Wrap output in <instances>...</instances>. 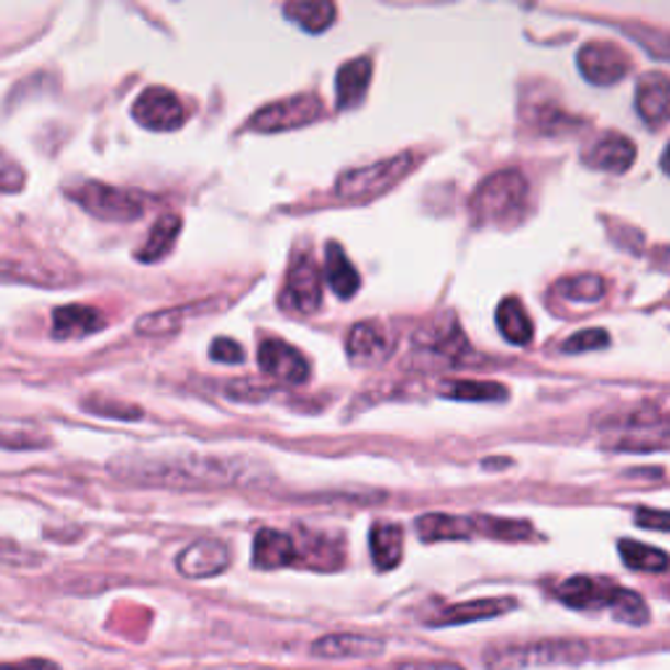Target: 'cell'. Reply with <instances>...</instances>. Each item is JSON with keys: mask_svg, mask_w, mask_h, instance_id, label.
I'll list each match as a JSON object with an SVG mask.
<instances>
[{"mask_svg": "<svg viewBox=\"0 0 670 670\" xmlns=\"http://www.w3.org/2000/svg\"><path fill=\"white\" fill-rule=\"evenodd\" d=\"M526 179L518 170H498L474 189L469 202V213L474 225H498L511 228L524 217L526 210Z\"/></svg>", "mask_w": 670, "mask_h": 670, "instance_id": "obj_1", "label": "cell"}, {"mask_svg": "<svg viewBox=\"0 0 670 670\" xmlns=\"http://www.w3.org/2000/svg\"><path fill=\"white\" fill-rule=\"evenodd\" d=\"M590 658V647L577 639H543L529 645L492 647L484 652L488 670H524L543 666H579Z\"/></svg>", "mask_w": 670, "mask_h": 670, "instance_id": "obj_2", "label": "cell"}, {"mask_svg": "<svg viewBox=\"0 0 670 670\" xmlns=\"http://www.w3.org/2000/svg\"><path fill=\"white\" fill-rule=\"evenodd\" d=\"M414 166H416V155L401 153L386 157V160L380 163H372V166L346 170V174L338 179V183H335V194L348 202L375 200V197L386 194V191H391L395 187V183L406 179V176L414 170Z\"/></svg>", "mask_w": 670, "mask_h": 670, "instance_id": "obj_3", "label": "cell"}, {"mask_svg": "<svg viewBox=\"0 0 670 670\" xmlns=\"http://www.w3.org/2000/svg\"><path fill=\"white\" fill-rule=\"evenodd\" d=\"M66 197L77 202L81 210L108 223H132L145 215L147 197L132 189H115L100 181H85L68 187Z\"/></svg>", "mask_w": 670, "mask_h": 670, "instance_id": "obj_4", "label": "cell"}, {"mask_svg": "<svg viewBox=\"0 0 670 670\" xmlns=\"http://www.w3.org/2000/svg\"><path fill=\"white\" fill-rule=\"evenodd\" d=\"M412 344L414 351L422 354V359H433L440 367L458 365L469 348L454 314H440V317L429 320L414 333Z\"/></svg>", "mask_w": 670, "mask_h": 670, "instance_id": "obj_5", "label": "cell"}, {"mask_svg": "<svg viewBox=\"0 0 670 670\" xmlns=\"http://www.w3.org/2000/svg\"><path fill=\"white\" fill-rule=\"evenodd\" d=\"M320 115H323V102L317 94H297V98H286L259 108L252 115L249 129L259 134H278L289 132V129H302Z\"/></svg>", "mask_w": 670, "mask_h": 670, "instance_id": "obj_6", "label": "cell"}, {"mask_svg": "<svg viewBox=\"0 0 670 670\" xmlns=\"http://www.w3.org/2000/svg\"><path fill=\"white\" fill-rule=\"evenodd\" d=\"M320 304H323V276H320L317 265L306 255L293 257L283 291H280V306L286 312L314 314Z\"/></svg>", "mask_w": 670, "mask_h": 670, "instance_id": "obj_7", "label": "cell"}, {"mask_svg": "<svg viewBox=\"0 0 670 670\" xmlns=\"http://www.w3.org/2000/svg\"><path fill=\"white\" fill-rule=\"evenodd\" d=\"M132 115L149 132H174L187 121V108H183L179 94L166 90V87H147L134 100Z\"/></svg>", "mask_w": 670, "mask_h": 670, "instance_id": "obj_8", "label": "cell"}, {"mask_svg": "<svg viewBox=\"0 0 670 670\" xmlns=\"http://www.w3.org/2000/svg\"><path fill=\"white\" fill-rule=\"evenodd\" d=\"M581 77L598 87H607L621 81L632 68V60L618 45L603 43V40H592L579 51L577 56Z\"/></svg>", "mask_w": 670, "mask_h": 670, "instance_id": "obj_9", "label": "cell"}, {"mask_svg": "<svg viewBox=\"0 0 670 670\" xmlns=\"http://www.w3.org/2000/svg\"><path fill=\"white\" fill-rule=\"evenodd\" d=\"M257 361L268 378L286 382V386H304L310 380V361L304 359V354L299 348H293L280 338L263 340Z\"/></svg>", "mask_w": 670, "mask_h": 670, "instance_id": "obj_10", "label": "cell"}, {"mask_svg": "<svg viewBox=\"0 0 670 670\" xmlns=\"http://www.w3.org/2000/svg\"><path fill=\"white\" fill-rule=\"evenodd\" d=\"M621 587L598 577H571L556 587V598L573 611H611Z\"/></svg>", "mask_w": 670, "mask_h": 670, "instance_id": "obj_11", "label": "cell"}, {"mask_svg": "<svg viewBox=\"0 0 670 670\" xmlns=\"http://www.w3.org/2000/svg\"><path fill=\"white\" fill-rule=\"evenodd\" d=\"M231 566V550L221 539H197L176 558V569L187 579H210Z\"/></svg>", "mask_w": 670, "mask_h": 670, "instance_id": "obj_12", "label": "cell"}, {"mask_svg": "<svg viewBox=\"0 0 670 670\" xmlns=\"http://www.w3.org/2000/svg\"><path fill=\"white\" fill-rule=\"evenodd\" d=\"M393 351V338L378 323H357L346 335V354L354 365L375 367L382 365Z\"/></svg>", "mask_w": 670, "mask_h": 670, "instance_id": "obj_13", "label": "cell"}, {"mask_svg": "<svg viewBox=\"0 0 670 670\" xmlns=\"http://www.w3.org/2000/svg\"><path fill=\"white\" fill-rule=\"evenodd\" d=\"M386 652V641L367 634H327L312 645L314 658L323 660H369Z\"/></svg>", "mask_w": 670, "mask_h": 670, "instance_id": "obj_14", "label": "cell"}, {"mask_svg": "<svg viewBox=\"0 0 670 670\" xmlns=\"http://www.w3.org/2000/svg\"><path fill=\"white\" fill-rule=\"evenodd\" d=\"M637 160V147L628 136L618 132H607L594 142L590 153H584V163L594 170H607V174H626Z\"/></svg>", "mask_w": 670, "mask_h": 670, "instance_id": "obj_15", "label": "cell"}, {"mask_svg": "<svg viewBox=\"0 0 670 670\" xmlns=\"http://www.w3.org/2000/svg\"><path fill=\"white\" fill-rule=\"evenodd\" d=\"M670 111V85L662 71H652L637 81V113L647 126L660 129L668 121Z\"/></svg>", "mask_w": 670, "mask_h": 670, "instance_id": "obj_16", "label": "cell"}, {"mask_svg": "<svg viewBox=\"0 0 670 670\" xmlns=\"http://www.w3.org/2000/svg\"><path fill=\"white\" fill-rule=\"evenodd\" d=\"M299 560V548L291 535L278 529H259L255 537V552H252V563L259 571L286 569Z\"/></svg>", "mask_w": 670, "mask_h": 670, "instance_id": "obj_17", "label": "cell"}, {"mask_svg": "<svg viewBox=\"0 0 670 670\" xmlns=\"http://www.w3.org/2000/svg\"><path fill=\"white\" fill-rule=\"evenodd\" d=\"M105 327V317L100 310L85 304H68L58 306L53 312L51 333L56 340H68V338H87V335L98 333Z\"/></svg>", "mask_w": 670, "mask_h": 670, "instance_id": "obj_18", "label": "cell"}, {"mask_svg": "<svg viewBox=\"0 0 670 670\" xmlns=\"http://www.w3.org/2000/svg\"><path fill=\"white\" fill-rule=\"evenodd\" d=\"M516 600L514 598H484V600H471V603L450 605L446 611H440L435 621H429V626H458V624H474V621H488L498 618V615L514 611Z\"/></svg>", "mask_w": 670, "mask_h": 670, "instance_id": "obj_19", "label": "cell"}, {"mask_svg": "<svg viewBox=\"0 0 670 670\" xmlns=\"http://www.w3.org/2000/svg\"><path fill=\"white\" fill-rule=\"evenodd\" d=\"M369 79H372V60L354 58L340 66L338 77H335V102L340 111L359 105L369 90Z\"/></svg>", "mask_w": 670, "mask_h": 670, "instance_id": "obj_20", "label": "cell"}, {"mask_svg": "<svg viewBox=\"0 0 670 670\" xmlns=\"http://www.w3.org/2000/svg\"><path fill=\"white\" fill-rule=\"evenodd\" d=\"M416 535L425 543H450V539H471L474 518L454 514H425L416 518Z\"/></svg>", "mask_w": 670, "mask_h": 670, "instance_id": "obj_21", "label": "cell"}, {"mask_svg": "<svg viewBox=\"0 0 670 670\" xmlns=\"http://www.w3.org/2000/svg\"><path fill=\"white\" fill-rule=\"evenodd\" d=\"M369 552L378 571H393L403 558V529L399 524L378 522L369 529Z\"/></svg>", "mask_w": 670, "mask_h": 670, "instance_id": "obj_22", "label": "cell"}, {"mask_svg": "<svg viewBox=\"0 0 670 670\" xmlns=\"http://www.w3.org/2000/svg\"><path fill=\"white\" fill-rule=\"evenodd\" d=\"M325 276H327V283H331V289L335 291V297L344 299V302H348V299H351L361 286L357 268H354L351 259L346 257L344 246L335 244V242L327 244Z\"/></svg>", "mask_w": 670, "mask_h": 670, "instance_id": "obj_23", "label": "cell"}, {"mask_svg": "<svg viewBox=\"0 0 670 670\" xmlns=\"http://www.w3.org/2000/svg\"><path fill=\"white\" fill-rule=\"evenodd\" d=\"M552 297L560 299L566 306H594L605 299V280L592 272L573 278H560L552 286Z\"/></svg>", "mask_w": 670, "mask_h": 670, "instance_id": "obj_24", "label": "cell"}, {"mask_svg": "<svg viewBox=\"0 0 670 670\" xmlns=\"http://www.w3.org/2000/svg\"><path fill=\"white\" fill-rule=\"evenodd\" d=\"M181 234V217L179 215H163L160 221L153 225V231H149L147 242L139 246V252H136V259L139 263H160V259H166L170 252H174L176 242H179Z\"/></svg>", "mask_w": 670, "mask_h": 670, "instance_id": "obj_25", "label": "cell"}, {"mask_svg": "<svg viewBox=\"0 0 670 670\" xmlns=\"http://www.w3.org/2000/svg\"><path fill=\"white\" fill-rule=\"evenodd\" d=\"M498 331L514 346H526L535 335V323H532L529 312L524 310V304L516 297L503 299L501 306H498Z\"/></svg>", "mask_w": 670, "mask_h": 670, "instance_id": "obj_26", "label": "cell"}, {"mask_svg": "<svg viewBox=\"0 0 670 670\" xmlns=\"http://www.w3.org/2000/svg\"><path fill=\"white\" fill-rule=\"evenodd\" d=\"M437 393L446 395L450 401H471V403H488V401H505L509 391L501 382L490 380H443L437 386Z\"/></svg>", "mask_w": 670, "mask_h": 670, "instance_id": "obj_27", "label": "cell"}, {"mask_svg": "<svg viewBox=\"0 0 670 670\" xmlns=\"http://www.w3.org/2000/svg\"><path fill=\"white\" fill-rule=\"evenodd\" d=\"M283 13L310 34H323L335 22V5L327 0H293Z\"/></svg>", "mask_w": 670, "mask_h": 670, "instance_id": "obj_28", "label": "cell"}, {"mask_svg": "<svg viewBox=\"0 0 670 670\" xmlns=\"http://www.w3.org/2000/svg\"><path fill=\"white\" fill-rule=\"evenodd\" d=\"M213 302H204V304H191V306H174V310H163V312H153L147 314V317H142L139 323H136V333L139 335H168L174 331H179L183 325V320L194 317L191 312H208L213 310Z\"/></svg>", "mask_w": 670, "mask_h": 670, "instance_id": "obj_29", "label": "cell"}, {"mask_svg": "<svg viewBox=\"0 0 670 670\" xmlns=\"http://www.w3.org/2000/svg\"><path fill=\"white\" fill-rule=\"evenodd\" d=\"M621 560L634 571H645V573H666L668 571V556L658 548H649V545H641L637 539H621L618 543Z\"/></svg>", "mask_w": 670, "mask_h": 670, "instance_id": "obj_30", "label": "cell"}, {"mask_svg": "<svg viewBox=\"0 0 670 670\" xmlns=\"http://www.w3.org/2000/svg\"><path fill=\"white\" fill-rule=\"evenodd\" d=\"M471 518H474L477 535L492 539H509V543H514V539H526L535 535L529 522H511V518H492V516H471Z\"/></svg>", "mask_w": 670, "mask_h": 670, "instance_id": "obj_31", "label": "cell"}, {"mask_svg": "<svg viewBox=\"0 0 670 670\" xmlns=\"http://www.w3.org/2000/svg\"><path fill=\"white\" fill-rule=\"evenodd\" d=\"M611 613L615 621H621V624H628V626L649 624V607L645 600H641L637 592L624 590V587H621L618 594H615Z\"/></svg>", "mask_w": 670, "mask_h": 670, "instance_id": "obj_32", "label": "cell"}, {"mask_svg": "<svg viewBox=\"0 0 670 670\" xmlns=\"http://www.w3.org/2000/svg\"><path fill=\"white\" fill-rule=\"evenodd\" d=\"M45 446H51V440H47L43 433H37L34 427H19V425L0 427V448L24 450V448H45Z\"/></svg>", "mask_w": 670, "mask_h": 670, "instance_id": "obj_33", "label": "cell"}, {"mask_svg": "<svg viewBox=\"0 0 670 670\" xmlns=\"http://www.w3.org/2000/svg\"><path fill=\"white\" fill-rule=\"evenodd\" d=\"M26 183L24 168L9 153L0 149V194H16Z\"/></svg>", "mask_w": 670, "mask_h": 670, "instance_id": "obj_34", "label": "cell"}, {"mask_svg": "<svg viewBox=\"0 0 670 670\" xmlns=\"http://www.w3.org/2000/svg\"><path fill=\"white\" fill-rule=\"evenodd\" d=\"M611 344V335L600 327H590V331H579L573 333L569 340L563 344L566 354H581V351H598V348H605Z\"/></svg>", "mask_w": 670, "mask_h": 670, "instance_id": "obj_35", "label": "cell"}, {"mask_svg": "<svg viewBox=\"0 0 670 670\" xmlns=\"http://www.w3.org/2000/svg\"><path fill=\"white\" fill-rule=\"evenodd\" d=\"M0 280H13V283H37V286L56 283V280L43 276V270L32 268V265H19V263H0Z\"/></svg>", "mask_w": 670, "mask_h": 670, "instance_id": "obj_36", "label": "cell"}, {"mask_svg": "<svg viewBox=\"0 0 670 670\" xmlns=\"http://www.w3.org/2000/svg\"><path fill=\"white\" fill-rule=\"evenodd\" d=\"M210 357H213L215 361H221V365H242L244 348H242V344H236V340H231V338H217L213 348H210Z\"/></svg>", "mask_w": 670, "mask_h": 670, "instance_id": "obj_37", "label": "cell"}, {"mask_svg": "<svg viewBox=\"0 0 670 670\" xmlns=\"http://www.w3.org/2000/svg\"><path fill=\"white\" fill-rule=\"evenodd\" d=\"M87 412H94V414H108V416H119V420H129V416H139L142 412L136 406H119V403H111V406H105V403H98V401H87L85 403Z\"/></svg>", "mask_w": 670, "mask_h": 670, "instance_id": "obj_38", "label": "cell"}, {"mask_svg": "<svg viewBox=\"0 0 670 670\" xmlns=\"http://www.w3.org/2000/svg\"><path fill=\"white\" fill-rule=\"evenodd\" d=\"M637 524L645 526V529H658L668 532V514L666 511H652V509H639L637 511Z\"/></svg>", "mask_w": 670, "mask_h": 670, "instance_id": "obj_39", "label": "cell"}, {"mask_svg": "<svg viewBox=\"0 0 670 670\" xmlns=\"http://www.w3.org/2000/svg\"><path fill=\"white\" fill-rule=\"evenodd\" d=\"M0 670H60V668L53 660L26 658V660H19V662H3Z\"/></svg>", "mask_w": 670, "mask_h": 670, "instance_id": "obj_40", "label": "cell"}, {"mask_svg": "<svg viewBox=\"0 0 670 670\" xmlns=\"http://www.w3.org/2000/svg\"><path fill=\"white\" fill-rule=\"evenodd\" d=\"M395 670H464L458 662L448 660H416V662H403Z\"/></svg>", "mask_w": 670, "mask_h": 670, "instance_id": "obj_41", "label": "cell"}]
</instances>
